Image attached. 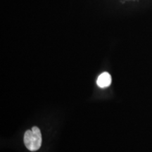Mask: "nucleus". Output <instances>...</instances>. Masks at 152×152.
<instances>
[{
  "label": "nucleus",
  "instance_id": "obj_1",
  "mask_svg": "<svg viewBox=\"0 0 152 152\" xmlns=\"http://www.w3.org/2000/svg\"><path fill=\"white\" fill-rule=\"evenodd\" d=\"M23 141L25 146L28 150L35 151L42 145V134L37 127H33L31 130H27L24 134Z\"/></svg>",
  "mask_w": 152,
  "mask_h": 152
},
{
  "label": "nucleus",
  "instance_id": "obj_2",
  "mask_svg": "<svg viewBox=\"0 0 152 152\" xmlns=\"http://www.w3.org/2000/svg\"><path fill=\"white\" fill-rule=\"evenodd\" d=\"M96 84L101 88H104L110 86L111 84V76L107 72L102 73L99 76L97 80H96Z\"/></svg>",
  "mask_w": 152,
  "mask_h": 152
}]
</instances>
